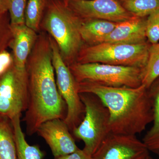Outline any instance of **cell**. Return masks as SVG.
I'll return each mask as SVG.
<instances>
[{"mask_svg":"<svg viewBox=\"0 0 159 159\" xmlns=\"http://www.w3.org/2000/svg\"><path fill=\"white\" fill-rule=\"evenodd\" d=\"M28 102L23 119L26 133L32 136L44 122L64 120L67 108L56 84L52 63V49L48 33L40 31L26 65Z\"/></svg>","mask_w":159,"mask_h":159,"instance_id":"1","label":"cell"},{"mask_svg":"<svg viewBox=\"0 0 159 159\" xmlns=\"http://www.w3.org/2000/svg\"><path fill=\"white\" fill-rule=\"evenodd\" d=\"M78 93L97 96L109 113L111 133L136 135L153 121V110L148 89L112 87L85 80L77 83Z\"/></svg>","mask_w":159,"mask_h":159,"instance_id":"2","label":"cell"},{"mask_svg":"<svg viewBox=\"0 0 159 159\" xmlns=\"http://www.w3.org/2000/svg\"><path fill=\"white\" fill-rule=\"evenodd\" d=\"M82 21L62 0H47L41 31L53 38L68 66L75 63L84 46L80 33Z\"/></svg>","mask_w":159,"mask_h":159,"instance_id":"3","label":"cell"},{"mask_svg":"<svg viewBox=\"0 0 159 159\" xmlns=\"http://www.w3.org/2000/svg\"><path fill=\"white\" fill-rule=\"evenodd\" d=\"M151 45L147 41L138 44L105 42L84 45L80 51L76 63H99L144 68L148 61Z\"/></svg>","mask_w":159,"mask_h":159,"instance_id":"4","label":"cell"},{"mask_svg":"<svg viewBox=\"0 0 159 159\" xmlns=\"http://www.w3.org/2000/svg\"><path fill=\"white\" fill-rule=\"evenodd\" d=\"M85 114L81 123L72 132L74 138L84 142L83 150L93 156L111 133L109 113L99 97L90 93H80Z\"/></svg>","mask_w":159,"mask_h":159,"instance_id":"5","label":"cell"},{"mask_svg":"<svg viewBox=\"0 0 159 159\" xmlns=\"http://www.w3.org/2000/svg\"><path fill=\"white\" fill-rule=\"evenodd\" d=\"M68 67L77 83L88 80L109 86L131 88L142 84L144 68L99 63H75Z\"/></svg>","mask_w":159,"mask_h":159,"instance_id":"6","label":"cell"},{"mask_svg":"<svg viewBox=\"0 0 159 159\" xmlns=\"http://www.w3.org/2000/svg\"><path fill=\"white\" fill-rule=\"evenodd\" d=\"M49 38L52 49V63L56 74V84L58 92L65 101L67 108L64 121L72 133L83 119L85 108L80 97L77 83L69 67L64 61L56 42L50 35Z\"/></svg>","mask_w":159,"mask_h":159,"instance_id":"7","label":"cell"},{"mask_svg":"<svg viewBox=\"0 0 159 159\" xmlns=\"http://www.w3.org/2000/svg\"><path fill=\"white\" fill-rule=\"evenodd\" d=\"M28 102L27 74L14 63L0 74V115L12 119L25 111Z\"/></svg>","mask_w":159,"mask_h":159,"instance_id":"8","label":"cell"},{"mask_svg":"<svg viewBox=\"0 0 159 159\" xmlns=\"http://www.w3.org/2000/svg\"><path fill=\"white\" fill-rule=\"evenodd\" d=\"M65 4L82 21L102 20L119 23L134 16L117 0H69Z\"/></svg>","mask_w":159,"mask_h":159,"instance_id":"9","label":"cell"},{"mask_svg":"<svg viewBox=\"0 0 159 159\" xmlns=\"http://www.w3.org/2000/svg\"><path fill=\"white\" fill-rule=\"evenodd\" d=\"M149 150L136 135L111 133L93 155V159H144Z\"/></svg>","mask_w":159,"mask_h":159,"instance_id":"10","label":"cell"},{"mask_svg":"<svg viewBox=\"0 0 159 159\" xmlns=\"http://www.w3.org/2000/svg\"><path fill=\"white\" fill-rule=\"evenodd\" d=\"M36 133L44 139L54 157L69 154L79 149L63 119H54L46 121L39 126Z\"/></svg>","mask_w":159,"mask_h":159,"instance_id":"11","label":"cell"},{"mask_svg":"<svg viewBox=\"0 0 159 159\" xmlns=\"http://www.w3.org/2000/svg\"><path fill=\"white\" fill-rule=\"evenodd\" d=\"M12 39L9 48L12 50L13 63L16 68L25 70L27 60L31 53L38 33L25 25H11Z\"/></svg>","mask_w":159,"mask_h":159,"instance_id":"12","label":"cell"},{"mask_svg":"<svg viewBox=\"0 0 159 159\" xmlns=\"http://www.w3.org/2000/svg\"><path fill=\"white\" fill-rule=\"evenodd\" d=\"M147 17L134 16L117 24L104 43L138 44L148 41L146 36Z\"/></svg>","mask_w":159,"mask_h":159,"instance_id":"13","label":"cell"},{"mask_svg":"<svg viewBox=\"0 0 159 159\" xmlns=\"http://www.w3.org/2000/svg\"><path fill=\"white\" fill-rule=\"evenodd\" d=\"M117 24L102 20L82 21L80 33L84 45L94 46L104 43Z\"/></svg>","mask_w":159,"mask_h":159,"instance_id":"14","label":"cell"},{"mask_svg":"<svg viewBox=\"0 0 159 159\" xmlns=\"http://www.w3.org/2000/svg\"><path fill=\"white\" fill-rule=\"evenodd\" d=\"M148 92L152 104L153 124L144 136L142 142L149 151L159 156V77L152 83Z\"/></svg>","mask_w":159,"mask_h":159,"instance_id":"15","label":"cell"},{"mask_svg":"<svg viewBox=\"0 0 159 159\" xmlns=\"http://www.w3.org/2000/svg\"><path fill=\"white\" fill-rule=\"evenodd\" d=\"M21 116L11 119L14 129L16 159H43L45 154L39 145H29L26 140L20 124Z\"/></svg>","mask_w":159,"mask_h":159,"instance_id":"16","label":"cell"},{"mask_svg":"<svg viewBox=\"0 0 159 159\" xmlns=\"http://www.w3.org/2000/svg\"><path fill=\"white\" fill-rule=\"evenodd\" d=\"M0 159H16L12 121L2 115H0Z\"/></svg>","mask_w":159,"mask_h":159,"instance_id":"17","label":"cell"},{"mask_svg":"<svg viewBox=\"0 0 159 159\" xmlns=\"http://www.w3.org/2000/svg\"><path fill=\"white\" fill-rule=\"evenodd\" d=\"M47 0H28L25 11V25L35 32L41 31V24Z\"/></svg>","mask_w":159,"mask_h":159,"instance_id":"18","label":"cell"},{"mask_svg":"<svg viewBox=\"0 0 159 159\" xmlns=\"http://www.w3.org/2000/svg\"><path fill=\"white\" fill-rule=\"evenodd\" d=\"M159 77V42L151 45L147 64L143 70L142 84L148 89Z\"/></svg>","mask_w":159,"mask_h":159,"instance_id":"19","label":"cell"},{"mask_svg":"<svg viewBox=\"0 0 159 159\" xmlns=\"http://www.w3.org/2000/svg\"><path fill=\"white\" fill-rule=\"evenodd\" d=\"M123 8L134 16L147 17L159 8V0H117Z\"/></svg>","mask_w":159,"mask_h":159,"instance_id":"20","label":"cell"},{"mask_svg":"<svg viewBox=\"0 0 159 159\" xmlns=\"http://www.w3.org/2000/svg\"><path fill=\"white\" fill-rule=\"evenodd\" d=\"M8 11H0V52L9 48L12 39L11 22Z\"/></svg>","mask_w":159,"mask_h":159,"instance_id":"21","label":"cell"},{"mask_svg":"<svg viewBox=\"0 0 159 159\" xmlns=\"http://www.w3.org/2000/svg\"><path fill=\"white\" fill-rule=\"evenodd\" d=\"M11 25L25 24V11L28 0H8Z\"/></svg>","mask_w":159,"mask_h":159,"instance_id":"22","label":"cell"},{"mask_svg":"<svg viewBox=\"0 0 159 159\" xmlns=\"http://www.w3.org/2000/svg\"><path fill=\"white\" fill-rule=\"evenodd\" d=\"M146 36L148 42L157 43L159 41V8L147 16L146 23Z\"/></svg>","mask_w":159,"mask_h":159,"instance_id":"23","label":"cell"},{"mask_svg":"<svg viewBox=\"0 0 159 159\" xmlns=\"http://www.w3.org/2000/svg\"><path fill=\"white\" fill-rule=\"evenodd\" d=\"M13 63L12 54L7 50L0 52V74L4 73Z\"/></svg>","mask_w":159,"mask_h":159,"instance_id":"24","label":"cell"},{"mask_svg":"<svg viewBox=\"0 0 159 159\" xmlns=\"http://www.w3.org/2000/svg\"><path fill=\"white\" fill-rule=\"evenodd\" d=\"M54 159H93L92 156L83 149H79L73 153L54 157Z\"/></svg>","mask_w":159,"mask_h":159,"instance_id":"25","label":"cell"},{"mask_svg":"<svg viewBox=\"0 0 159 159\" xmlns=\"http://www.w3.org/2000/svg\"><path fill=\"white\" fill-rule=\"evenodd\" d=\"M9 10L8 0H0V11L6 12Z\"/></svg>","mask_w":159,"mask_h":159,"instance_id":"26","label":"cell"},{"mask_svg":"<svg viewBox=\"0 0 159 159\" xmlns=\"http://www.w3.org/2000/svg\"><path fill=\"white\" fill-rule=\"evenodd\" d=\"M144 159H152V158L150 156L148 155V156L146 157Z\"/></svg>","mask_w":159,"mask_h":159,"instance_id":"27","label":"cell"},{"mask_svg":"<svg viewBox=\"0 0 159 159\" xmlns=\"http://www.w3.org/2000/svg\"><path fill=\"white\" fill-rule=\"evenodd\" d=\"M65 3H66L67 2H68V1H69V0H62Z\"/></svg>","mask_w":159,"mask_h":159,"instance_id":"28","label":"cell"}]
</instances>
